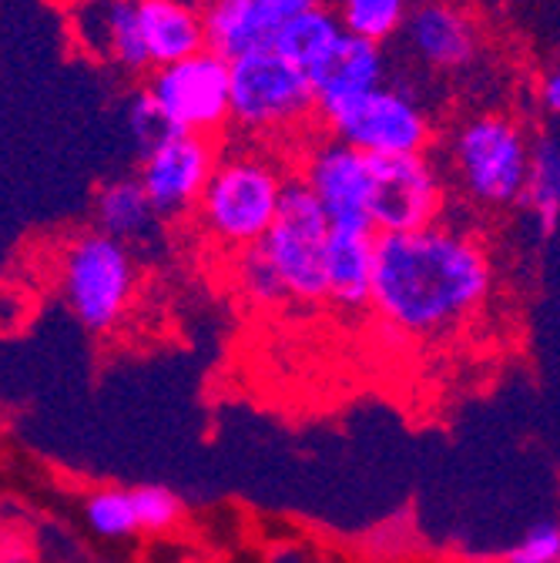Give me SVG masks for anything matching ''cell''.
<instances>
[{"label":"cell","mask_w":560,"mask_h":563,"mask_svg":"<svg viewBox=\"0 0 560 563\" xmlns=\"http://www.w3.org/2000/svg\"><path fill=\"white\" fill-rule=\"evenodd\" d=\"M494 289V262L466 229L433 222L376 235L370 309L396 332L437 339L473 319Z\"/></svg>","instance_id":"6da1fadb"},{"label":"cell","mask_w":560,"mask_h":563,"mask_svg":"<svg viewBox=\"0 0 560 563\" xmlns=\"http://www.w3.org/2000/svg\"><path fill=\"white\" fill-rule=\"evenodd\" d=\"M289 185V175L259 148L219 152V162L198 195V225L216 245L242 252L262 242L275 222L278 201Z\"/></svg>","instance_id":"7a4b0ae2"},{"label":"cell","mask_w":560,"mask_h":563,"mask_svg":"<svg viewBox=\"0 0 560 563\" xmlns=\"http://www.w3.org/2000/svg\"><path fill=\"white\" fill-rule=\"evenodd\" d=\"M530 155V134L524 121L486 111L466 118L450 137L453 178L476 208L520 205Z\"/></svg>","instance_id":"3957f363"},{"label":"cell","mask_w":560,"mask_h":563,"mask_svg":"<svg viewBox=\"0 0 560 563\" xmlns=\"http://www.w3.org/2000/svg\"><path fill=\"white\" fill-rule=\"evenodd\" d=\"M229 124L252 137L296 134L316 124L312 85L275 51H259L229 64Z\"/></svg>","instance_id":"277c9868"},{"label":"cell","mask_w":560,"mask_h":563,"mask_svg":"<svg viewBox=\"0 0 560 563\" xmlns=\"http://www.w3.org/2000/svg\"><path fill=\"white\" fill-rule=\"evenodd\" d=\"M134 289L138 265L128 245L98 229L67 242L61 258V296L88 332H111L124 319Z\"/></svg>","instance_id":"5b68a950"},{"label":"cell","mask_w":560,"mask_h":563,"mask_svg":"<svg viewBox=\"0 0 560 563\" xmlns=\"http://www.w3.org/2000/svg\"><path fill=\"white\" fill-rule=\"evenodd\" d=\"M259 249L268 258L272 272L278 275L286 302L326 306L329 222L299 178H289L275 211V222L262 235Z\"/></svg>","instance_id":"8992f818"},{"label":"cell","mask_w":560,"mask_h":563,"mask_svg":"<svg viewBox=\"0 0 560 563\" xmlns=\"http://www.w3.org/2000/svg\"><path fill=\"white\" fill-rule=\"evenodd\" d=\"M319 128L366 158L427 155L433 145V124L427 108L409 91L380 85L376 91L349 101L319 121Z\"/></svg>","instance_id":"52a82bcc"},{"label":"cell","mask_w":560,"mask_h":563,"mask_svg":"<svg viewBox=\"0 0 560 563\" xmlns=\"http://www.w3.org/2000/svg\"><path fill=\"white\" fill-rule=\"evenodd\" d=\"M145 95L175 131L216 137L229 128V60L198 51L185 60L152 67Z\"/></svg>","instance_id":"ba28073f"},{"label":"cell","mask_w":560,"mask_h":563,"mask_svg":"<svg viewBox=\"0 0 560 563\" xmlns=\"http://www.w3.org/2000/svg\"><path fill=\"white\" fill-rule=\"evenodd\" d=\"M443 178L427 155L370 158L373 235H399L440 222Z\"/></svg>","instance_id":"9c48e42d"},{"label":"cell","mask_w":560,"mask_h":563,"mask_svg":"<svg viewBox=\"0 0 560 563\" xmlns=\"http://www.w3.org/2000/svg\"><path fill=\"white\" fill-rule=\"evenodd\" d=\"M299 181L309 188L332 232H373L370 158L336 137H319L306 152Z\"/></svg>","instance_id":"30bf717a"},{"label":"cell","mask_w":560,"mask_h":563,"mask_svg":"<svg viewBox=\"0 0 560 563\" xmlns=\"http://www.w3.org/2000/svg\"><path fill=\"white\" fill-rule=\"evenodd\" d=\"M219 162L216 137L172 131L152 152L142 155L138 185L149 195L158 219H178L198 205V195Z\"/></svg>","instance_id":"8fae6325"},{"label":"cell","mask_w":560,"mask_h":563,"mask_svg":"<svg viewBox=\"0 0 560 563\" xmlns=\"http://www.w3.org/2000/svg\"><path fill=\"white\" fill-rule=\"evenodd\" d=\"M413 57L430 70H463L480 51V27L453 0H416L399 27Z\"/></svg>","instance_id":"7c38bea8"},{"label":"cell","mask_w":560,"mask_h":563,"mask_svg":"<svg viewBox=\"0 0 560 563\" xmlns=\"http://www.w3.org/2000/svg\"><path fill=\"white\" fill-rule=\"evenodd\" d=\"M72 37L78 47L124 75H149L152 64L138 27V0H78L72 11Z\"/></svg>","instance_id":"4fadbf2b"},{"label":"cell","mask_w":560,"mask_h":563,"mask_svg":"<svg viewBox=\"0 0 560 563\" xmlns=\"http://www.w3.org/2000/svg\"><path fill=\"white\" fill-rule=\"evenodd\" d=\"M312 101H316V124L329 118L332 111L345 108L380 85H386V54L383 44L342 34V41L332 47V54L309 75Z\"/></svg>","instance_id":"5bb4252c"},{"label":"cell","mask_w":560,"mask_h":563,"mask_svg":"<svg viewBox=\"0 0 560 563\" xmlns=\"http://www.w3.org/2000/svg\"><path fill=\"white\" fill-rule=\"evenodd\" d=\"M373 232H332L326 249V306L356 316L370 309L373 296Z\"/></svg>","instance_id":"9a60e30c"},{"label":"cell","mask_w":560,"mask_h":563,"mask_svg":"<svg viewBox=\"0 0 560 563\" xmlns=\"http://www.w3.org/2000/svg\"><path fill=\"white\" fill-rule=\"evenodd\" d=\"M198 14L205 31V51L219 54L229 64L259 51H272L278 34V24L255 0H205Z\"/></svg>","instance_id":"2e32d148"},{"label":"cell","mask_w":560,"mask_h":563,"mask_svg":"<svg viewBox=\"0 0 560 563\" xmlns=\"http://www.w3.org/2000/svg\"><path fill=\"white\" fill-rule=\"evenodd\" d=\"M138 27L152 67H165L205 51L201 14L182 0H138Z\"/></svg>","instance_id":"e0dca14e"},{"label":"cell","mask_w":560,"mask_h":563,"mask_svg":"<svg viewBox=\"0 0 560 563\" xmlns=\"http://www.w3.org/2000/svg\"><path fill=\"white\" fill-rule=\"evenodd\" d=\"M95 222L98 232L131 249L152 239L162 219L152 208L149 195L142 191V185H138V178H114L95 195Z\"/></svg>","instance_id":"ac0fdd59"},{"label":"cell","mask_w":560,"mask_h":563,"mask_svg":"<svg viewBox=\"0 0 560 563\" xmlns=\"http://www.w3.org/2000/svg\"><path fill=\"white\" fill-rule=\"evenodd\" d=\"M342 34L345 31H342L336 11L329 4H316V8H309V11L278 24L272 51L278 57H286L293 67H299L303 75L309 78L312 70L332 54V47L342 41Z\"/></svg>","instance_id":"d6986e66"},{"label":"cell","mask_w":560,"mask_h":563,"mask_svg":"<svg viewBox=\"0 0 560 563\" xmlns=\"http://www.w3.org/2000/svg\"><path fill=\"white\" fill-rule=\"evenodd\" d=\"M520 205L530 208L540 232L550 235L560 216V137L557 128H543L530 137V155H527V175Z\"/></svg>","instance_id":"ffe728a7"},{"label":"cell","mask_w":560,"mask_h":563,"mask_svg":"<svg viewBox=\"0 0 560 563\" xmlns=\"http://www.w3.org/2000/svg\"><path fill=\"white\" fill-rule=\"evenodd\" d=\"M416 0H336V18L345 34L383 44L399 34L406 11Z\"/></svg>","instance_id":"44dd1931"},{"label":"cell","mask_w":560,"mask_h":563,"mask_svg":"<svg viewBox=\"0 0 560 563\" xmlns=\"http://www.w3.org/2000/svg\"><path fill=\"white\" fill-rule=\"evenodd\" d=\"M85 520L105 540H124L142 533L134 489H95L85 500Z\"/></svg>","instance_id":"7402d4cb"},{"label":"cell","mask_w":560,"mask_h":563,"mask_svg":"<svg viewBox=\"0 0 560 563\" xmlns=\"http://www.w3.org/2000/svg\"><path fill=\"white\" fill-rule=\"evenodd\" d=\"M235 282H239V292L252 306L275 309V306L286 302V292H283V286H278V275L272 272V265L259 245L235 252Z\"/></svg>","instance_id":"603a6c76"},{"label":"cell","mask_w":560,"mask_h":563,"mask_svg":"<svg viewBox=\"0 0 560 563\" xmlns=\"http://www.w3.org/2000/svg\"><path fill=\"white\" fill-rule=\"evenodd\" d=\"M134 500H138V520H142V533H165L185 514L178 493H172L168 486H155V483L134 486Z\"/></svg>","instance_id":"cb8c5ba5"},{"label":"cell","mask_w":560,"mask_h":563,"mask_svg":"<svg viewBox=\"0 0 560 563\" xmlns=\"http://www.w3.org/2000/svg\"><path fill=\"white\" fill-rule=\"evenodd\" d=\"M128 131L134 134V145L138 152H152L158 141H165L175 128L165 121V114L155 108V101L142 91V95H134L131 104H128Z\"/></svg>","instance_id":"d4e9b609"},{"label":"cell","mask_w":560,"mask_h":563,"mask_svg":"<svg viewBox=\"0 0 560 563\" xmlns=\"http://www.w3.org/2000/svg\"><path fill=\"white\" fill-rule=\"evenodd\" d=\"M504 563H560V527L557 520L534 523L510 550Z\"/></svg>","instance_id":"484cf974"},{"label":"cell","mask_w":560,"mask_h":563,"mask_svg":"<svg viewBox=\"0 0 560 563\" xmlns=\"http://www.w3.org/2000/svg\"><path fill=\"white\" fill-rule=\"evenodd\" d=\"M255 4H259L275 24H283V21L296 18V14H303V11L322 4V0H255Z\"/></svg>","instance_id":"4316f807"},{"label":"cell","mask_w":560,"mask_h":563,"mask_svg":"<svg viewBox=\"0 0 560 563\" xmlns=\"http://www.w3.org/2000/svg\"><path fill=\"white\" fill-rule=\"evenodd\" d=\"M537 101L550 118H557V111H560V70H547V75L537 81Z\"/></svg>","instance_id":"83f0119b"},{"label":"cell","mask_w":560,"mask_h":563,"mask_svg":"<svg viewBox=\"0 0 560 563\" xmlns=\"http://www.w3.org/2000/svg\"><path fill=\"white\" fill-rule=\"evenodd\" d=\"M268 563H309V556L296 547H278L268 553Z\"/></svg>","instance_id":"f1b7e54d"}]
</instances>
